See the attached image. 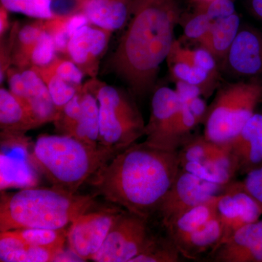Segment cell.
I'll use <instances>...</instances> for the list:
<instances>
[{
	"label": "cell",
	"instance_id": "cell-1",
	"mask_svg": "<svg viewBox=\"0 0 262 262\" xmlns=\"http://www.w3.org/2000/svg\"><path fill=\"white\" fill-rule=\"evenodd\" d=\"M179 169V150L136 142L115 155L88 182L108 201L149 219L158 212Z\"/></svg>",
	"mask_w": 262,
	"mask_h": 262
},
{
	"label": "cell",
	"instance_id": "cell-2",
	"mask_svg": "<svg viewBox=\"0 0 262 262\" xmlns=\"http://www.w3.org/2000/svg\"><path fill=\"white\" fill-rule=\"evenodd\" d=\"M181 19L177 0H134L130 20L110 59V68L136 96L154 87Z\"/></svg>",
	"mask_w": 262,
	"mask_h": 262
},
{
	"label": "cell",
	"instance_id": "cell-3",
	"mask_svg": "<svg viewBox=\"0 0 262 262\" xmlns=\"http://www.w3.org/2000/svg\"><path fill=\"white\" fill-rule=\"evenodd\" d=\"M122 150L91 145L72 136L44 134L37 138L29 158L52 187L77 194L84 182Z\"/></svg>",
	"mask_w": 262,
	"mask_h": 262
},
{
	"label": "cell",
	"instance_id": "cell-4",
	"mask_svg": "<svg viewBox=\"0 0 262 262\" xmlns=\"http://www.w3.org/2000/svg\"><path fill=\"white\" fill-rule=\"evenodd\" d=\"M94 196L77 195L56 187L2 192L0 232L18 229H65L89 211Z\"/></svg>",
	"mask_w": 262,
	"mask_h": 262
},
{
	"label": "cell",
	"instance_id": "cell-5",
	"mask_svg": "<svg viewBox=\"0 0 262 262\" xmlns=\"http://www.w3.org/2000/svg\"><path fill=\"white\" fill-rule=\"evenodd\" d=\"M261 102V79H249L221 86L208 106L203 122V135L217 144H229Z\"/></svg>",
	"mask_w": 262,
	"mask_h": 262
},
{
	"label": "cell",
	"instance_id": "cell-6",
	"mask_svg": "<svg viewBox=\"0 0 262 262\" xmlns=\"http://www.w3.org/2000/svg\"><path fill=\"white\" fill-rule=\"evenodd\" d=\"M99 104L98 143L125 149L144 136L146 124L130 96L114 86L96 78L85 82Z\"/></svg>",
	"mask_w": 262,
	"mask_h": 262
},
{
	"label": "cell",
	"instance_id": "cell-7",
	"mask_svg": "<svg viewBox=\"0 0 262 262\" xmlns=\"http://www.w3.org/2000/svg\"><path fill=\"white\" fill-rule=\"evenodd\" d=\"M152 235L149 227V219L125 210L91 261L130 262L145 248Z\"/></svg>",
	"mask_w": 262,
	"mask_h": 262
},
{
	"label": "cell",
	"instance_id": "cell-8",
	"mask_svg": "<svg viewBox=\"0 0 262 262\" xmlns=\"http://www.w3.org/2000/svg\"><path fill=\"white\" fill-rule=\"evenodd\" d=\"M228 186L208 182L180 168L157 213L165 226L194 207L225 192Z\"/></svg>",
	"mask_w": 262,
	"mask_h": 262
},
{
	"label": "cell",
	"instance_id": "cell-9",
	"mask_svg": "<svg viewBox=\"0 0 262 262\" xmlns=\"http://www.w3.org/2000/svg\"><path fill=\"white\" fill-rule=\"evenodd\" d=\"M122 211L119 208H105L85 212L76 219L67 229L71 252L82 261L91 260L103 246Z\"/></svg>",
	"mask_w": 262,
	"mask_h": 262
},
{
	"label": "cell",
	"instance_id": "cell-10",
	"mask_svg": "<svg viewBox=\"0 0 262 262\" xmlns=\"http://www.w3.org/2000/svg\"><path fill=\"white\" fill-rule=\"evenodd\" d=\"M182 101L175 90L160 87L151 98V114L145 125L144 142L166 150H179L176 125Z\"/></svg>",
	"mask_w": 262,
	"mask_h": 262
},
{
	"label": "cell",
	"instance_id": "cell-11",
	"mask_svg": "<svg viewBox=\"0 0 262 262\" xmlns=\"http://www.w3.org/2000/svg\"><path fill=\"white\" fill-rule=\"evenodd\" d=\"M217 214L223 229L222 244L241 227L259 220L262 207L241 187L239 182H233L221 194Z\"/></svg>",
	"mask_w": 262,
	"mask_h": 262
},
{
	"label": "cell",
	"instance_id": "cell-12",
	"mask_svg": "<svg viewBox=\"0 0 262 262\" xmlns=\"http://www.w3.org/2000/svg\"><path fill=\"white\" fill-rule=\"evenodd\" d=\"M113 34L94 24H88L71 37L67 55L84 75L96 78L100 63L107 51Z\"/></svg>",
	"mask_w": 262,
	"mask_h": 262
},
{
	"label": "cell",
	"instance_id": "cell-13",
	"mask_svg": "<svg viewBox=\"0 0 262 262\" xmlns=\"http://www.w3.org/2000/svg\"><path fill=\"white\" fill-rule=\"evenodd\" d=\"M221 66L237 77L261 79V31L251 27H241Z\"/></svg>",
	"mask_w": 262,
	"mask_h": 262
},
{
	"label": "cell",
	"instance_id": "cell-14",
	"mask_svg": "<svg viewBox=\"0 0 262 262\" xmlns=\"http://www.w3.org/2000/svg\"><path fill=\"white\" fill-rule=\"evenodd\" d=\"M213 262H262V221L239 228L209 253Z\"/></svg>",
	"mask_w": 262,
	"mask_h": 262
},
{
	"label": "cell",
	"instance_id": "cell-15",
	"mask_svg": "<svg viewBox=\"0 0 262 262\" xmlns=\"http://www.w3.org/2000/svg\"><path fill=\"white\" fill-rule=\"evenodd\" d=\"M237 174L246 175L262 163V114L255 113L228 144Z\"/></svg>",
	"mask_w": 262,
	"mask_h": 262
},
{
	"label": "cell",
	"instance_id": "cell-16",
	"mask_svg": "<svg viewBox=\"0 0 262 262\" xmlns=\"http://www.w3.org/2000/svg\"><path fill=\"white\" fill-rule=\"evenodd\" d=\"M22 75L27 91L24 107L39 127L54 122L58 110L41 76L34 67L22 71Z\"/></svg>",
	"mask_w": 262,
	"mask_h": 262
},
{
	"label": "cell",
	"instance_id": "cell-17",
	"mask_svg": "<svg viewBox=\"0 0 262 262\" xmlns=\"http://www.w3.org/2000/svg\"><path fill=\"white\" fill-rule=\"evenodd\" d=\"M185 49L176 40L167 58L173 80L195 85L201 89L203 98H209L218 88L219 80L193 64L186 54Z\"/></svg>",
	"mask_w": 262,
	"mask_h": 262
},
{
	"label": "cell",
	"instance_id": "cell-18",
	"mask_svg": "<svg viewBox=\"0 0 262 262\" xmlns=\"http://www.w3.org/2000/svg\"><path fill=\"white\" fill-rule=\"evenodd\" d=\"M134 0H90L83 10L91 24L115 32L130 20Z\"/></svg>",
	"mask_w": 262,
	"mask_h": 262
},
{
	"label": "cell",
	"instance_id": "cell-19",
	"mask_svg": "<svg viewBox=\"0 0 262 262\" xmlns=\"http://www.w3.org/2000/svg\"><path fill=\"white\" fill-rule=\"evenodd\" d=\"M179 158L180 167L188 163L218 162L233 168L237 173L228 144H217L207 139L204 135L191 136L179 148Z\"/></svg>",
	"mask_w": 262,
	"mask_h": 262
},
{
	"label": "cell",
	"instance_id": "cell-20",
	"mask_svg": "<svg viewBox=\"0 0 262 262\" xmlns=\"http://www.w3.org/2000/svg\"><path fill=\"white\" fill-rule=\"evenodd\" d=\"M63 252L34 246L12 235L0 232V261L48 262L58 261Z\"/></svg>",
	"mask_w": 262,
	"mask_h": 262
},
{
	"label": "cell",
	"instance_id": "cell-21",
	"mask_svg": "<svg viewBox=\"0 0 262 262\" xmlns=\"http://www.w3.org/2000/svg\"><path fill=\"white\" fill-rule=\"evenodd\" d=\"M37 124L22 103L10 91L0 89V128L6 135H24L38 127Z\"/></svg>",
	"mask_w": 262,
	"mask_h": 262
},
{
	"label": "cell",
	"instance_id": "cell-22",
	"mask_svg": "<svg viewBox=\"0 0 262 262\" xmlns=\"http://www.w3.org/2000/svg\"><path fill=\"white\" fill-rule=\"evenodd\" d=\"M241 27V20L237 13L227 18L218 19L213 21L211 30L200 45L211 52L222 64Z\"/></svg>",
	"mask_w": 262,
	"mask_h": 262
},
{
	"label": "cell",
	"instance_id": "cell-23",
	"mask_svg": "<svg viewBox=\"0 0 262 262\" xmlns=\"http://www.w3.org/2000/svg\"><path fill=\"white\" fill-rule=\"evenodd\" d=\"M81 113L72 137L91 145H98L99 136V104L96 95L85 83L80 90Z\"/></svg>",
	"mask_w": 262,
	"mask_h": 262
},
{
	"label": "cell",
	"instance_id": "cell-24",
	"mask_svg": "<svg viewBox=\"0 0 262 262\" xmlns=\"http://www.w3.org/2000/svg\"><path fill=\"white\" fill-rule=\"evenodd\" d=\"M44 20H38L26 24L18 29L14 51L12 57V66L23 71L31 67L29 56L34 45L44 31Z\"/></svg>",
	"mask_w": 262,
	"mask_h": 262
},
{
	"label": "cell",
	"instance_id": "cell-25",
	"mask_svg": "<svg viewBox=\"0 0 262 262\" xmlns=\"http://www.w3.org/2000/svg\"><path fill=\"white\" fill-rule=\"evenodd\" d=\"M12 235L34 246L63 252L67 230L65 229H18L9 230Z\"/></svg>",
	"mask_w": 262,
	"mask_h": 262
},
{
	"label": "cell",
	"instance_id": "cell-26",
	"mask_svg": "<svg viewBox=\"0 0 262 262\" xmlns=\"http://www.w3.org/2000/svg\"><path fill=\"white\" fill-rule=\"evenodd\" d=\"M181 254L177 246L166 237L153 234L145 248L130 262H179Z\"/></svg>",
	"mask_w": 262,
	"mask_h": 262
},
{
	"label": "cell",
	"instance_id": "cell-27",
	"mask_svg": "<svg viewBox=\"0 0 262 262\" xmlns=\"http://www.w3.org/2000/svg\"><path fill=\"white\" fill-rule=\"evenodd\" d=\"M180 168L208 182L222 186L232 184L237 175L233 168L218 162L188 163Z\"/></svg>",
	"mask_w": 262,
	"mask_h": 262
},
{
	"label": "cell",
	"instance_id": "cell-28",
	"mask_svg": "<svg viewBox=\"0 0 262 262\" xmlns=\"http://www.w3.org/2000/svg\"><path fill=\"white\" fill-rule=\"evenodd\" d=\"M34 68L37 71L47 85L52 99L58 111L61 110L81 89H77L75 86L66 82L49 67Z\"/></svg>",
	"mask_w": 262,
	"mask_h": 262
},
{
	"label": "cell",
	"instance_id": "cell-29",
	"mask_svg": "<svg viewBox=\"0 0 262 262\" xmlns=\"http://www.w3.org/2000/svg\"><path fill=\"white\" fill-rule=\"evenodd\" d=\"M9 12L21 13L38 20L54 19L49 0H0Z\"/></svg>",
	"mask_w": 262,
	"mask_h": 262
},
{
	"label": "cell",
	"instance_id": "cell-30",
	"mask_svg": "<svg viewBox=\"0 0 262 262\" xmlns=\"http://www.w3.org/2000/svg\"><path fill=\"white\" fill-rule=\"evenodd\" d=\"M80 90L58 111L56 120L53 122L57 134L60 135L72 136L78 123L81 113Z\"/></svg>",
	"mask_w": 262,
	"mask_h": 262
},
{
	"label": "cell",
	"instance_id": "cell-31",
	"mask_svg": "<svg viewBox=\"0 0 262 262\" xmlns=\"http://www.w3.org/2000/svg\"><path fill=\"white\" fill-rule=\"evenodd\" d=\"M53 37L44 28L29 56L31 67L44 68L48 67L58 57Z\"/></svg>",
	"mask_w": 262,
	"mask_h": 262
},
{
	"label": "cell",
	"instance_id": "cell-32",
	"mask_svg": "<svg viewBox=\"0 0 262 262\" xmlns=\"http://www.w3.org/2000/svg\"><path fill=\"white\" fill-rule=\"evenodd\" d=\"M213 23V20L204 12L198 9L196 13L186 22L184 27V36L187 39L196 41L201 44L211 30Z\"/></svg>",
	"mask_w": 262,
	"mask_h": 262
},
{
	"label": "cell",
	"instance_id": "cell-33",
	"mask_svg": "<svg viewBox=\"0 0 262 262\" xmlns=\"http://www.w3.org/2000/svg\"><path fill=\"white\" fill-rule=\"evenodd\" d=\"M48 67L66 82L75 86L77 89H82L83 86L82 80L84 74L70 58L65 59L58 56Z\"/></svg>",
	"mask_w": 262,
	"mask_h": 262
},
{
	"label": "cell",
	"instance_id": "cell-34",
	"mask_svg": "<svg viewBox=\"0 0 262 262\" xmlns=\"http://www.w3.org/2000/svg\"><path fill=\"white\" fill-rule=\"evenodd\" d=\"M187 103H182L176 125V136L179 148L191 137V132L201 124Z\"/></svg>",
	"mask_w": 262,
	"mask_h": 262
},
{
	"label": "cell",
	"instance_id": "cell-35",
	"mask_svg": "<svg viewBox=\"0 0 262 262\" xmlns=\"http://www.w3.org/2000/svg\"><path fill=\"white\" fill-rule=\"evenodd\" d=\"M67 18H55L45 20L44 28L51 34L58 53L67 54V47L71 34L67 28Z\"/></svg>",
	"mask_w": 262,
	"mask_h": 262
},
{
	"label": "cell",
	"instance_id": "cell-36",
	"mask_svg": "<svg viewBox=\"0 0 262 262\" xmlns=\"http://www.w3.org/2000/svg\"><path fill=\"white\" fill-rule=\"evenodd\" d=\"M186 53L193 64L206 71L215 78L220 79V63L206 48L201 46L193 51L186 49Z\"/></svg>",
	"mask_w": 262,
	"mask_h": 262
},
{
	"label": "cell",
	"instance_id": "cell-37",
	"mask_svg": "<svg viewBox=\"0 0 262 262\" xmlns=\"http://www.w3.org/2000/svg\"><path fill=\"white\" fill-rule=\"evenodd\" d=\"M20 25L15 22L10 29V34L6 40L2 39L0 43V82L1 84L6 78V74L12 65V57Z\"/></svg>",
	"mask_w": 262,
	"mask_h": 262
},
{
	"label": "cell",
	"instance_id": "cell-38",
	"mask_svg": "<svg viewBox=\"0 0 262 262\" xmlns=\"http://www.w3.org/2000/svg\"><path fill=\"white\" fill-rule=\"evenodd\" d=\"M198 10L204 12L211 20L227 18L236 13L232 0H209L201 3Z\"/></svg>",
	"mask_w": 262,
	"mask_h": 262
},
{
	"label": "cell",
	"instance_id": "cell-39",
	"mask_svg": "<svg viewBox=\"0 0 262 262\" xmlns=\"http://www.w3.org/2000/svg\"><path fill=\"white\" fill-rule=\"evenodd\" d=\"M55 18H64L82 13L90 0H49Z\"/></svg>",
	"mask_w": 262,
	"mask_h": 262
},
{
	"label": "cell",
	"instance_id": "cell-40",
	"mask_svg": "<svg viewBox=\"0 0 262 262\" xmlns=\"http://www.w3.org/2000/svg\"><path fill=\"white\" fill-rule=\"evenodd\" d=\"M239 183L241 187L262 207V163L246 174L244 180Z\"/></svg>",
	"mask_w": 262,
	"mask_h": 262
},
{
	"label": "cell",
	"instance_id": "cell-41",
	"mask_svg": "<svg viewBox=\"0 0 262 262\" xmlns=\"http://www.w3.org/2000/svg\"><path fill=\"white\" fill-rule=\"evenodd\" d=\"M6 78L9 85V91L23 105L27 91L22 71L17 67H11L7 72Z\"/></svg>",
	"mask_w": 262,
	"mask_h": 262
},
{
	"label": "cell",
	"instance_id": "cell-42",
	"mask_svg": "<svg viewBox=\"0 0 262 262\" xmlns=\"http://www.w3.org/2000/svg\"><path fill=\"white\" fill-rule=\"evenodd\" d=\"M176 82V92L178 94L182 103L188 102L196 97H203V93L201 89L193 84L177 81Z\"/></svg>",
	"mask_w": 262,
	"mask_h": 262
},
{
	"label": "cell",
	"instance_id": "cell-43",
	"mask_svg": "<svg viewBox=\"0 0 262 262\" xmlns=\"http://www.w3.org/2000/svg\"><path fill=\"white\" fill-rule=\"evenodd\" d=\"M9 11L4 7H0V39H3L5 34L9 30Z\"/></svg>",
	"mask_w": 262,
	"mask_h": 262
},
{
	"label": "cell",
	"instance_id": "cell-44",
	"mask_svg": "<svg viewBox=\"0 0 262 262\" xmlns=\"http://www.w3.org/2000/svg\"><path fill=\"white\" fill-rule=\"evenodd\" d=\"M250 7L253 15L262 21V0H251Z\"/></svg>",
	"mask_w": 262,
	"mask_h": 262
},
{
	"label": "cell",
	"instance_id": "cell-45",
	"mask_svg": "<svg viewBox=\"0 0 262 262\" xmlns=\"http://www.w3.org/2000/svg\"><path fill=\"white\" fill-rule=\"evenodd\" d=\"M200 3H204V2L209 1V0H198Z\"/></svg>",
	"mask_w": 262,
	"mask_h": 262
}]
</instances>
